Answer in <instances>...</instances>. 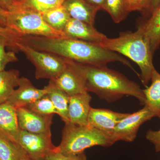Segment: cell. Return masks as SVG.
<instances>
[{
	"mask_svg": "<svg viewBox=\"0 0 160 160\" xmlns=\"http://www.w3.org/2000/svg\"><path fill=\"white\" fill-rule=\"evenodd\" d=\"M21 38V42L33 49L80 64L105 67L108 63L118 62L133 69L126 58L98 43L69 38L32 36Z\"/></svg>",
	"mask_w": 160,
	"mask_h": 160,
	"instance_id": "cell-1",
	"label": "cell"
},
{
	"mask_svg": "<svg viewBox=\"0 0 160 160\" xmlns=\"http://www.w3.org/2000/svg\"><path fill=\"white\" fill-rule=\"evenodd\" d=\"M79 64L88 92H93L108 102H115L124 96H131L137 99L141 105H145L143 89L135 82L106 66Z\"/></svg>",
	"mask_w": 160,
	"mask_h": 160,
	"instance_id": "cell-2",
	"label": "cell"
},
{
	"mask_svg": "<svg viewBox=\"0 0 160 160\" xmlns=\"http://www.w3.org/2000/svg\"><path fill=\"white\" fill-rule=\"evenodd\" d=\"M99 44L104 49L123 55L136 63L141 70L140 78L144 86H147L151 81L155 69L152 63L153 55L149 41L139 27L133 32H120L118 38H107Z\"/></svg>",
	"mask_w": 160,
	"mask_h": 160,
	"instance_id": "cell-3",
	"label": "cell"
},
{
	"mask_svg": "<svg viewBox=\"0 0 160 160\" xmlns=\"http://www.w3.org/2000/svg\"><path fill=\"white\" fill-rule=\"evenodd\" d=\"M115 143L110 133L89 125L78 126L69 122L65 124L62 141L55 150L63 154L75 155L90 147H110Z\"/></svg>",
	"mask_w": 160,
	"mask_h": 160,
	"instance_id": "cell-4",
	"label": "cell"
},
{
	"mask_svg": "<svg viewBox=\"0 0 160 160\" xmlns=\"http://www.w3.org/2000/svg\"><path fill=\"white\" fill-rule=\"evenodd\" d=\"M7 27L20 37L39 36L47 38L66 37L63 32L49 26L39 12L18 9L7 15Z\"/></svg>",
	"mask_w": 160,
	"mask_h": 160,
	"instance_id": "cell-5",
	"label": "cell"
},
{
	"mask_svg": "<svg viewBox=\"0 0 160 160\" xmlns=\"http://www.w3.org/2000/svg\"><path fill=\"white\" fill-rule=\"evenodd\" d=\"M17 49L23 52L34 65L36 79L54 80L66 68V59L56 55L39 51L21 42L17 43Z\"/></svg>",
	"mask_w": 160,
	"mask_h": 160,
	"instance_id": "cell-6",
	"label": "cell"
},
{
	"mask_svg": "<svg viewBox=\"0 0 160 160\" xmlns=\"http://www.w3.org/2000/svg\"><path fill=\"white\" fill-rule=\"evenodd\" d=\"M17 143L32 160L45 158L57 147L52 142L51 134L32 133L21 129Z\"/></svg>",
	"mask_w": 160,
	"mask_h": 160,
	"instance_id": "cell-7",
	"label": "cell"
},
{
	"mask_svg": "<svg viewBox=\"0 0 160 160\" xmlns=\"http://www.w3.org/2000/svg\"><path fill=\"white\" fill-rule=\"evenodd\" d=\"M154 115L146 106L132 113L118 123L112 136L115 142L122 141L131 142L136 138L140 127L144 123L154 118Z\"/></svg>",
	"mask_w": 160,
	"mask_h": 160,
	"instance_id": "cell-8",
	"label": "cell"
},
{
	"mask_svg": "<svg viewBox=\"0 0 160 160\" xmlns=\"http://www.w3.org/2000/svg\"><path fill=\"white\" fill-rule=\"evenodd\" d=\"M66 60L65 69L56 79L52 81L69 96L88 92L86 78L79 63L71 60Z\"/></svg>",
	"mask_w": 160,
	"mask_h": 160,
	"instance_id": "cell-9",
	"label": "cell"
},
{
	"mask_svg": "<svg viewBox=\"0 0 160 160\" xmlns=\"http://www.w3.org/2000/svg\"><path fill=\"white\" fill-rule=\"evenodd\" d=\"M17 113L21 130L32 133L51 134V126L54 115L40 114L26 107L17 108Z\"/></svg>",
	"mask_w": 160,
	"mask_h": 160,
	"instance_id": "cell-10",
	"label": "cell"
},
{
	"mask_svg": "<svg viewBox=\"0 0 160 160\" xmlns=\"http://www.w3.org/2000/svg\"><path fill=\"white\" fill-rule=\"evenodd\" d=\"M46 87L38 89L33 86L31 81L25 77L20 78L19 84L9 98L6 103L16 109L26 107L38 99L47 94Z\"/></svg>",
	"mask_w": 160,
	"mask_h": 160,
	"instance_id": "cell-11",
	"label": "cell"
},
{
	"mask_svg": "<svg viewBox=\"0 0 160 160\" xmlns=\"http://www.w3.org/2000/svg\"><path fill=\"white\" fill-rule=\"evenodd\" d=\"M63 32L67 38L98 44L102 42L107 38L93 26L71 18Z\"/></svg>",
	"mask_w": 160,
	"mask_h": 160,
	"instance_id": "cell-12",
	"label": "cell"
},
{
	"mask_svg": "<svg viewBox=\"0 0 160 160\" xmlns=\"http://www.w3.org/2000/svg\"><path fill=\"white\" fill-rule=\"evenodd\" d=\"M129 114L108 109L91 108L88 118V125L112 134L118 123Z\"/></svg>",
	"mask_w": 160,
	"mask_h": 160,
	"instance_id": "cell-13",
	"label": "cell"
},
{
	"mask_svg": "<svg viewBox=\"0 0 160 160\" xmlns=\"http://www.w3.org/2000/svg\"><path fill=\"white\" fill-rule=\"evenodd\" d=\"M91 99L89 92L70 96L68 112L69 122L78 126L88 125Z\"/></svg>",
	"mask_w": 160,
	"mask_h": 160,
	"instance_id": "cell-14",
	"label": "cell"
},
{
	"mask_svg": "<svg viewBox=\"0 0 160 160\" xmlns=\"http://www.w3.org/2000/svg\"><path fill=\"white\" fill-rule=\"evenodd\" d=\"M20 130L17 109L6 102L0 104V136L17 143Z\"/></svg>",
	"mask_w": 160,
	"mask_h": 160,
	"instance_id": "cell-15",
	"label": "cell"
},
{
	"mask_svg": "<svg viewBox=\"0 0 160 160\" xmlns=\"http://www.w3.org/2000/svg\"><path fill=\"white\" fill-rule=\"evenodd\" d=\"M62 6L71 18L94 25L99 10L86 0H65Z\"/></svg>",
	"mask_w": 160,
	"mask_h": 160,
	"instance_id": "cell-16",
	"label": "cell"
},
{
	"mask_svg": "<svg viewBox=\"0 0 160 160\" xmlns=\"http://www.w3.org/2000/svg\"><path fill=\"white\" fill-rule=\"evenodd\" d=\"M139 27L149 41L152 53L154 54L160 45V4L150 14L149 18Z\"/></svg>",
	"mask_w": 160,
	"mask_h": 160,
	"instance_id": "cell-17",
	"label": "cell"
},
{
	"mask_svg": "<svg viewBox=\"0 0 160 160\" xmlns=\"http://www.w3.org/2000/svg\"><path fill=\"white\" fill-rule=\"evenodd\" d=\"M45 87L47 90V95L53 103L58 115L65 124L69 123L68 112L70 96L57 87L52 80H49V84Z\"/></svg>",
	"mask_w": 160,
	"mask_h": 160,
	"instance_id": "cell-18",
	"label": "cell"
},
{
	"mask_svg": "<svg viewBox=\"0 0 160 160\" xmlns=\"http://www.w3.org/2000/svg\"><path fill=\"white\" fill-rule=\"evenodd\" d=\"M152 83L148 88L143 89L146 97V106L155 117L160 118V74L155 69L152 75Z\"/></svg>",
	"mask_w": 160,
	"mask_h": 160,
	"instance_id": "cell-19",
	"label": "cell"
},
{
	"mask_svg": "<svg viewBox=\"0 0 160 160\" xmlns=\"http://www.w3.org/2000/svg\"><path fill=\"white\" fill-rule=\"evenodd\" d=\"M20 78L17 69L0 71V104L8 101L18 86Z\"/></svg>",
	"mask_w": 160,
	"mask_h": 160,
	"instance_id": "cell-20",
	"label": "cell"
},
{
	"mask_svg": "<svg viewBox=\"0 0 160 160\" xmlns=\"http://www.w3.org/2000/svg\"><path fill=\"white\" fill-rule=\"evenodd\" d=\"M41 14L46 23L52 28L63 32L66 25L71 18L62 5Z\"/></svg>",
	"mask_w": 160,
	"mask_h": 160,
	"instance_id": "cell-21",
	"label": "cell"
},
{
	"mask_svg": "<svg viewBox=\"0 0 160 160\" xmlns=\"http://www.w3.org/2000/svg\"><path fill=\"white\" fill-rule=\"evenodd\" d=\"M65 1V0H18L17 9H26L42 13L62 6Z\"/></svg>",
	"mask_w": 160,
	"mask_h": 160,
	"instance_id": "cell-22",
	"label": "cell"
},
{
	"mask_svg": "<svg viewBox=\"0 0 160 160\" xmlns=\"http://www.w3.org/2000/svg\"><path fill=\"white\" fill-rule=\"evenodd\" d=\"M27 157L18 144L0 136V160H23Z\"/></svg>",
	"mask_w": 160,
	"mask_h": 160,
	"instance_id": "cell-23",
	"label": "cell"
},
{
	"mask_svg": "<svg viewBox=\"0 0 160 160\" xmlns=\"http://www.w3.org/2000/svg\"><path fill=\"white\" fill-rule=\"evenodd\" d=\"M104 10L109 13L116 23L122 22L129 13L125 0H106Z\"/></svg>",
	"mask_w": 160,
	"mask_h": 160,
	"instance_id": "cell-24",
	"label": "cell"
},
{
	"mask_svg": "<svg viewBox=\"0 0 160 160\" xmlns=\"http://www.w3.org/2000/svg\"><path fill=\"white\" fill-rule=\"evenodd\" d=\"M32 111L44 115L58 114L57 111L47 94L26 106Z\"/></svg>",
	"mask_w": 160,
	"mask_h": 160,
	"instance_id": "cell-25",
	"label": "cell"
},
{
	"mask_svg": "<svg viewBox=\"0 0 160 160\" xmlns=\"http://www.w3.org/2000/svg\"><path fill=\"white\" fill-rule=\"evenodd\" d=\"M6 47L10 48L9 41L0 35V71L5 70L6 66L9 63L18 61V58L14 52L6 51Z\"/></svg>",
	"mask_w": 160,
	"mask_h": 160,
	"instance_id": "cell-26",
	"label": "cell"
},
{
	"mask_svg": "<svg viewBox=\"0 0 160 160\" xmlns=\"http://www.w3.org/2000/svg\"><path fill=\"white\" fill-rule=\"evenodd\" d=\"M46 160H87L84 152L75 155L65 154L55 150L47 155Z\"/></svg>",
	"mask_w": 160,
	"mask_h": 160,
	"instance_id": "cell-27",
	"label": "cell"
},
{
	"mask_svg": "<svg viewBox=\"0 0 160 160\" xmlns=\"http://www.w3.org/2000/svg\"><path fill=\"white\" fill-rule=\"evenodd\" d=\"M151 0H125L128 12L134 11H147L149 10Z\"/></svg>",
	"mask_w": 160,
	"mask_h": 160,
	"instance_id": "cell-28",
	"label": "cell"
},
{
	"mask_svg": "<svg viewBox=\"0 0 160 160\" xmlns=\"http://www.w3.org/2000/svg\"><path fill=\"white\" fill-rule=\"evenodd\" d=\"M0 35L6 38L10 44V48L14 50H17V44L21 42V37L13 30L8 27L0 26Z\"/></svg>",
	"mask_w": 160,
	"mask_h": 160,
	"instance_id": "cell-29",
	"label": "cell"
},
{
	"mask_svg": "<svg viewBox=\"0 0 160 160\" xmlns=\"http://www.w3.org/2000/svg\"><path fill=\"white\" fill-rule=\"evenodd\" d=\"M146 139L153 144L156 152H160V129L159 130H149L146 132Z\"/></svg>",
	"mask_w": 160,
	"mask_h": 160,
	"instance_id": "cell-30",
	"label": "cell"
},
{
	"mask_svg": "<svg viewBox=\"0 0 160 160\" xmlns=\"http://www.w3.org/2000/svg\"><path fill=\"white\" fill-rule=\"evenodd\" d=\"M18 4V0H0V7L8 12L15 11Z\"/></svg>",
	"mask_w": 160,
	"mask_h": 160,
	"instance_id": "cell-31",
	"label": "cell"
},
{
	"mask_svg": "<svg viewBox=\"0 0 160 160\" xmlns=\"http://www.w3.org/2000/svg\"><path fill=\"white\" fill-rule=\"evenodd\" d=\"M86 1L92 6L97 8L99 10L101 9L104 10L106 0H86Z\"/></svg>",
	"mask_w": 160,
	"mask_h": 160,
	"instance_id": "cell-32",
	"label": "cell"
},
{
	"mask_svg": "<svg viewBox=\"0 0 160 160\" xmlns=\"http://www.w3.org/2000/svg\"><path fill=\"white\" fill-rule=\"evenodd\" d=\"M8 12L0 7V26L2 27H7V19Z\"/></svg>",
	"mask_w": 160,
	"mask_h": 160,
	"instance_id": "cell-33",
	"label": "cell"
},
{
	"mask_svg": "<svg viewBox=\"0 0 160 160\" xmlns=\"http://www.w3.org/2000/svg\"><path fill=\"white\" fill-rule=\"evenodd\" d=\"M160 4V0H151L150 6L148 12L151 14Z\"/></svg>",
	"mask_w": 160,
	"mask_h": 160,
	"instance_id": "cell-34",
	"label": "cell"
},
{
	"mask_svg": "<svg viewBox=\"0 0 160 160\" xmlns=\"http://www.w3.org/2000/svg\"><path fill=\"white\" fill-rule=\"evenodd\" d=\"M33 160H46L44 158H41Z\"/></svg>",
	"mask_w": 160,
	"mask_h": 160,
	"instance_id": "cell-35",
	"label": "cell"
},
{
	"mask_svg": "<svg viewBox=\"0 0 160 160\" xmlns=\"http://www.w3.org/2000/svg\"><path fill=\"white\" fill-rule=\"evenodd\" d=\"M23 160H32L29 157H27L26 158H25V159H24Z\"/></svg>",
	"mask_w": 160,
	"mask_h": 160,
	"instance_id": "cell-36",
	"label": "cell"
},
{
	"mask_svg": "<svg viewBox=\"0 0 160 160\" xmlns=\"http://www.w3.org/2000/svg\"></svg>",
	"mask_w": 160,
	"mask_h": 160,
	"instance_id": "cell-37",
	"label": "cell"
}]
</instances>
